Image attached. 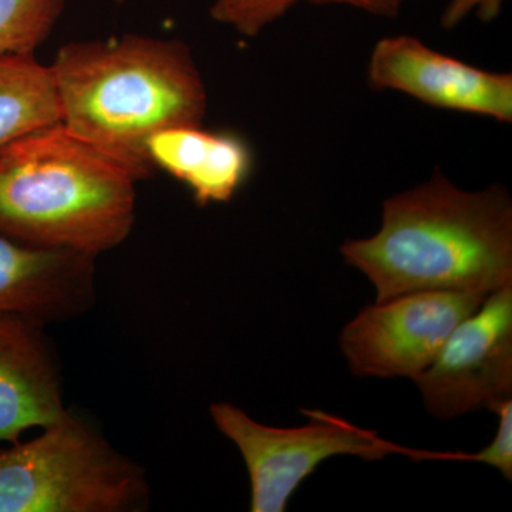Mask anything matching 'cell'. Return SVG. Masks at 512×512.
I'll return each instance as SVG.
<instances>
[{"instance_id":"obj_1","label":"cell","mask_w":512,"mask_h":512,"mask_svg":"<svg viewBox=\"0 0 512 512\" xmlns=\"http://www.w3.org/2000/svg\"><path fill=\"white\" fill-rule=\"evenodd\" d=\"M376 289V301L421 291L491 293L512 284V201L493 185L468 192L437 170L387 198L373 237L340 248Z\"/></svg>"},{"instance_id":"obj_2","label":"cell","mask_w":512,"mask_h":512,"mask_svg":"<svg viewBox=\"0 0 512 512\" xmlns=\"http://www.w3.org/2000/svg\"><path fill=\"white\" fill-rule=\"evenodd\" d=\"M49 66L63 126L146 178L154 173L148 138L165 128L200 126L207 114V89L183 40L124 35L72 42Z\"/></svg>"},{"instance_id":"obj_3","label":"cell","mask_w":512,"mask_h":512,"mask_svg":"<svg viewBox=\"0 0 512 512\" xmlns=\"http://www.w3.org/2000/svg\"><path fill=\"white\" fill-rule=\"evenodd\" d=\"M143 180L62 123L42 128L0 148V235L97 258L130 237Z\"/></svg>"},{"instance_id":"obj_4","label":"cell","mask_w":512,"mask_h":512,"mask_svg":"<svg viewBox=\"0 0 512 512\" xmlns=\"http://www.w3.org/2000/svg\"><path fill=\"white\" fill-rule=\"evenodd\" d=\"M0 451V512H127L148 501L138 464L72 412Z\"/></svg>"},{"instance_id":"obj_5","label":"cell","mask_w":512,"mask_h":512,"mask_svg":"<svg viewBox=\"0 0 512 512\" xmlns=\"http://www.w3.org/2000/svg\"><path fill=\"white\" fill-rule=\"evenodd\" d=\"M217 429L238 447L251 480L252 512H284L299 485L316 468L335 456H355L367 461L393 454L416 461H453L454 453L414 450L384 440L376 431L363 429L342 417L320 410H303L309 423L303 427L265 426L229 403L210 409Z\"/></svg>"},{"instance_id":"obj_6","label":"cell","mask_w":512,"mask_h":512,"mask_svg":"<svg viewBox=\"0 0 512 512\" xmlns=\"http://www.w3.org/2000/svg\"><path fill=\"white\" fill-rule=\"evenodd\" d=\"M490 293L421 291L366 306L340 333V349L357 377L416 379L448 336Z\"/></svg>"},{"instance_id":"obj_7","label":"cell","mask_w":512,"mask_h":512,"mask_svg":"<svg viewBox=\"0 0 512 512\" xmlns=\"http://www.w3.org/2000/svg\"><path fill=\"white\" fill-rule=\"evenodd\" d=\"M414 383L439 420L495 412L512 399V284L491 292L458 323L439 355Z\"/></svg>"},{"instance_id":"obj_8","label":"cell","mask_w":512,"mask_h":512,"mask_svg":"<svg viewBox=\"0 0 512 512\" xmlns=\"http://www.w3.org/2000/svg\"><path fill=\"white\" fill-rule=\"evenodd\" d=\"M370 86L409 94L437 109L512 121V74L477 69L412 36L379 40L367 69Z\"/></svg>"},{"instance_id":"obj_9","label":"cell","mask_w":512,"mask_h":512,"mask_svg":"<svg viewBox=\"0 0 512 512\" xmlns=\"http://www.w3.org/2000/svg\"><path fill=\"white\" fill-rule=\"evenodd\" d=\"M96 302V256L35 248L0 235V312L63 322Z\"/></svg>"},{"instance_id":"obj_10","label":"cell","mask_w":512,"mask_h":512,"mask_svg":"<svg viewBox=\"0 0 512 512\" xmlns=\"http://www.w3.org/2000/svg\"><path fill=\"white\" fill-rule=\"evenodd\" d=\"M45 325L0 312V444L50 426L69 412Z\"/></svg>"},{"instance_id":"obj_11","label":"cell","mask_w":512,"mask_h":512,"mask_svg":"<svg viewBox=\"0 0 512 512\" xmlns=\"http://www.w3.org/2000/svg\"><path fill=\"white\" fill-rule=\"evenodd\" d=\"M148 161L183 183L201 207L232 200L251 175L252 150L232 131L200 126L165 128L148 138Z\"/></svg>"},{"instance_id":"obj_12","label":"cell","mask_w":512,"mask_h":512,"mask_svg":"<svg viewBox=\"0 0 512 512\" xmlns=\"http://www.w3.org/2000/svg\"><path fill=\"white\" fill-rule=\"evenodd\" d=\"M62 123L55 77L36 53L0 55V148Z\"/></svg>"},{"instance_id":"obj_13","label":"cell","mask_w":512,"mask_h":512,"mask_svg":"<svg viewBox=\"0 0 512 512\" xmlns=\"http://www.w3.org/2000/svg\"><path fill=\"white\" fill-rule=\"evenodd\" d=\"M66 0H0V55L36 53L62 18Z\"/></svg>"},{"instance_id":"obj_14","label":"cell","mask_w":512,"mask_h":512,"mask_svg":"<svg viewBox=\"0 0 512 512\" xmlns=\"http://www.w3.org/2000/svg\"><path fill=\"white\" fill-rule=\"evenodd\" d=\"M298 2L301 0H214L211 16L239 35L255 37Z\"/></svg>"},{"instance_id":"obj_15","label":"cell","mask_w":512,"mask_h":512,"mask_svg":"<svg viewBox=\"0 0 512 512\" xmlns=\"http://www.w3.org/2000/svg\"><path fill=\"white\" fill-rule=\"evenodd\" d=\"M494 413L498 416L495 437L478 453L468 454V461L497 468L504 478L512 480V399L501 404Z\"/></svg>"},{"instance_id":"obj_16","label":"cell","mask_w":512,"mask_h":512,"mask_svg":"<svg viewBox=\"0 0 512 512\" xmlns=\"http://www.w3.org/2000/svg\"><path fill=\"white\" fill-rule=\"evenodd\" d=\"M503 2L504 0H450L441 16V26L444 29L456 28L471 12H476L483 22H490L497 18Z\"/></svg>"},{"instance_id":"obj_17","label":"cell","mask_w":512,"mask_h":512,"mask_svg":"<svg viewBox=\"0 0 512 512\" xmlns=\"http://www.w3.org/2000/svg\"><path fill=\"white\" fill-rule=\"evenodd\" d=\"M313 5H349L366 10L376 16L396 18L402 8L403 0H305Z\"/></svg>"},{"instance_id":"obj_18","label":"cell","mask_w":512,"mask_h":512,"mask_svg":"<svg viewBox=\"0 0 512 512\" xmlns=\"http://www.w3.org/2000/svg\"><path fill=\"white\" fill-rule=\"evenodd\" d=\"M117 3H124L126 0H116Z\"/></svg>"}]
</instances>
